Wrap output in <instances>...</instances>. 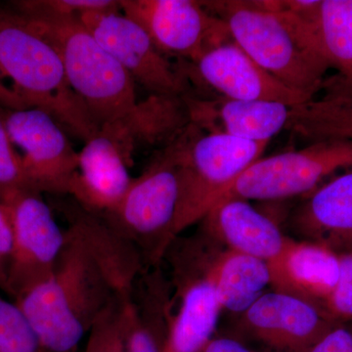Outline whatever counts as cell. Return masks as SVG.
Segmentation results:
<instances>
[{"label":"cell","mask_w":352,"mask_h":352,"mask_svg":"<svg viewBox=\"0 0 352 352\" xmlns=\"http://www.w3.org/2000/svg\"><path fill=\"white\" fill-rule=\"evenodd\" d=\"M119 300L95 322L87 338L85 352H126L122 329V305Z\"/></svg>","instance_id":"28"},{"label":"cell","mask_w":352,"mask_h":352,"mask_svg":"<svg viewBox=\"0 0 352 352\" xmlns=\"http://www.w3.org/2000/svg\"><path fill=\"white\" fill-rule=\"evenodd\" d=\"M31 108L27 102L13 88L7 87L0 80V109L3 110H23Z\"/></svg>","instance_id":"34"},{"label":"cell","mask_w":352,"mask_h":352,"mask_svg":"<svg viewBox=\"0 0 352 352\" xmlns=\"http://www.w3.org/2000/svg\"><path fill=\"white\" fill-rule=\"evenodd\" d=\"M195 64L201 80L226 99L273 101L288 106L314 99L279 82L233 41L207 51Z\"/></svg>","instance_id":"14"},{"label":"cell","mask_w":352,"mask_h":352,"mask_svg":"<svg viewBox=\"0 0 352 352\" xmlns=\"http://www.w3.org/2000/svg\"><path fill=\"white\" fill-rule=\"evenodd\" d=\"M63 208L69 226L52 274L14 300L44 352H78L95 322L131 298L145 270L138 252L100 214L78 203Z\"/></svg>","instance_id":"1"},{"label":"cell","mask_w":352,"mask_h":352,"mask_svg":"<svg viewBox=\"0 0 352 352\" xmlns=\"http://www.w3.org/2000/svg\"><path fill=\"white\" fill-rule=\"evenodd\" d=\"M291 226L307 241L339 252L352 245V170L315 190L292 217Z\"/></svg>","instance_id":"20"},{"label":"cell","mask_w":352,"mask_h":352,"mask_svg":"<svg viewBox=\"0 0 352 352\" xmlns=\"http://www.w3.org/2000/svg\"><path fill=\"white\" fill-rule=\"evenodd\" d=\"M13 227L6 296L16 300L52 274L66 243L43 194L27 189L4 201Z\"/></svg>","instance_id":"9"},{"label":"cell","mask_w":352,"mask_h":352,"mask_svg":"<svg viewBox=\"0 0 352 352\" xmlns=\"http://www.w3.org/2000/svg\"><path fill=\"white\" fill-rule=\"evenodd\" d=\"M198 352H258L230 337H212Z\"/></svg>","instance_id":"33"},{"label":"cell","mask_w":352,"mask_h":352,"mask_svg":"<svg viewBox=\"0 0 352 352\" xmlns=\"http://www.w3.org/2000/svg\"><path fill=\"white\" fill-rule=\"evenodd\" d=\"M342 168L352 170V140L317 141L296 151L261 157L217 196L214 205L226 199L270 201L302 195Z\"/></svg>","instance_id":"8"},{"label":"cell","mask_w":352,"mask_h":352,"mask_svg":"<svg viewBox=\"0 0 352 352\" xmlns=\"http://www.w3.org/2000/svg\"><path fill=\"white\" fill-rule=\"evenodd\" d=\"M336 324L320 305L276 289L264 293L241 320L268 352H305Z\"/></svg>","instance_id":"13"},{"label":"cell","mask_w":352,"mask_h":352,"mask_svg":"<svg viewBox=\"0 0 352 352\" xmlns=\"http://www.w3.org/2000/svg\"><path fill=\"white\" fill-rule=\"evenodd\" d=\"M317 32L336 78H346L352 71V0H321Z\"/></svg>","instance_id":"23"},{"label":"cell","mask_w":352,"mask_h":352,"mask_svg":"<svg viewBox=\"0 0 352 352\" xmlns=\"http://www.w3.org/2000/svg\"><path fill=\"white\" fill-rule=\"evenodd\" d=\"M268 265L274 289L323 308L339 281V254L322 243L289 238L284 251Z\"/></svg>","instance_id":"18"},{"label":"cell","mask_w":352,"mask_h":352,"mask_svg":"<svg viewBox=\"0 0 352 352\" xmlns=\"http://www.w3.org/2000/svg\"><path fill=\"white\" fill-rule=\"evenodd\" d=\"M305 352H352V323H338Z\"/></svg>","instance_id":"31"},{"label":"cell","mask_w":352,"mask_h":352,"mask_svg":"<svg viewBox=\"0 0 352 352\" xmlns=\"http://www.w3.org/2000/svg\"><path fill=\"white\" fill-rule=\"evenodd\" d=\"M286 129L312 142L352 140V102L322 98L293 106Z\"/></svg>","instance_id":"22"},{"label":"cell","mask_w":352,"mask_h":352,"mask_svg":"<svg viewBox=\"0 0 352 352\" xmlns=\"http://www.w3.org/2000/svg\"><path fill=\"white\" fill-rule=\"evenodd\" d=\"M270 142L248 140L190 124L182 157V186L176 212V237L201 221L217 196L263 156Z\"/></svg>","instance_id":"6"},{"label":"cell","mask_w":352,"mask_h":352,"mask_svg":"<svg viewBox=\"0 0 352 352\" xmlns=\"http://www.w3.org/2000/svg\"><path fill=\"white\" fill-rule=\"evenodd\" d=\"M131 168L119 146L98 131L78 152V168L69 195L80 207L106 214L117 208L131 186Z\"/></svg>","instance_id":"15"},{"label":"cell","mask_w":352,"mask_h":352,"mask_svg":"<svg viewBox=\"0 0 352 352\" xmlns=\"http://www.w3.org/2000/svg\"><path fill=\"white\" fill-rule=\"evenodd\" d=\"M192 124L186 96L150 94L122 119L99 131L119 146L129 166L139 149L168 146Z\"/></svg>","instance_id":"17"},{"label":"cell","mask_w":352,"mask_h":352,"mask_svg":"<svg viewBox=\"0 0 352 352\" xmlns=\"http://www.w3.org/2000/svg\"><path fill=\"white\" fill-rule=\"evenodd\" d=\"M204 3L219 11L234 43L279 82L311 98L323 87L331 66L317 32L320 2L300 14L261 1Z\"/></svg>","instance_id":"2"},{"label":"cell","mask_w":352,"mask_h":352,"mask_svg":"<svg viewBox=\"0 0 352 352\" xmlns=\"http://www.w3.org/2000/svg\"><path fill=\"white\" fill-rule=\"evenodd\" d=\"M11 6L28 19H66L92 11L120 10V1L113 0H27Z\"/></svg>","instance_id":"24"},{"label":"cell","mask_w":352,"mask_h":352,"mask_svg":"<svg viewBox=\"0 0 352 352\" xmlns=\"http://www.w3.org/2000/svg\"><path fill=\"white\" fill-rule=\"evenodd\" d=\"M120 10L138 23L164 55L195 63L207 51L232 41L223 20L192 0H124Z\"/></svg>","instance_id":"10"},{"label":"cell","mask_w":352,"mask_h":352,"mask_svg":"<svg viewBox=\"0 0 352 352\" xmlns=\"http://www.w3.org/2000/svg\"><path fill=\"white\" fill-rule=\"evenodd\" d=\"M185 131L164 148L142 175L132 179L117 208L100 214L138 252L146 270L160 266L177 238L175 223Z\"/></svg>","instance_id":"4"},{"label":"cell","mask_w":352,"mask_h":352,"mask_svg":"<svg viewBox=\"0 0 352 352\" xmlns=\"http://www.w3.org/2000/svg\"><path fill=\"white\" fill-rule=\"evenodd\" d=\"M28 20L56 48L69 87L98 129L122 119L133 109L138 103L135 82L80 17Z\"/></svg>","instance_id":"5"},{"label":"cell","mask_w":352,"mask_h":352,"mask_svg":"<svg viewBox=\"0 0 352 352\" xmlns=\"http://www.w3.org/2000/svg\"><path fill=\"white\" fill-rule=\"evenodd\" d=\"M201 221V232L217 244L268 264L282 254L289 240L274 221L241 199L217 201Z\"/></svg>","instance_id":"16"},{"label":"cell","mask_w":352,"mask_h":352,"mask_svg":"<svg viewBox=\"0 0 352 352\" xmlns=\"http://www.w3.org/2000/svg\"><path fill=\"white\" fill-rule=\"evenodd\" d=\"M322 88L326 91L323 98L352 102V71L346 78L333 76L325 80Z\"/></svg>","instance_id":"32"},{"label":"cell","mask_w":352,"mask_h":352,"mask_svg":"<svg viewBox=\"0 0 352 352\" xmlns=\"http://www.w3.org/2000/svg\"><path fill=\"white\" fill-rule=\"evenodd\" d=\"M166 258L178 305L168 319L163 352H198L214 337L222 311L208 273V241L201 234L182 242L176 238Z\"/></svg>","instance_id":"7"},{"label":"cell","mask_w":352,"mask_h":352,"mask_svg":"<svg viewBox=\"0 0 352 352\" xmlns=\"http://www.w3.org/2000/svg\"><path fill=\"white\" fill-rule=\"evenodd\" d=\"M27 189L32 188L25 176L22 157L14 149L0 109V201L4 203L18 192Z\"/></svg>","instance_id":"27"},{"label":"cell","mask_w":352,"mask_h":352,"mask_svg":"<svg viewBox=\"0 0 352 352\" xmlns=\"http://www.w3.org/2000/svg\"><path fill=\"white\" fill-rule=\"evenodd\" d=\"M0 352H44L19 305L0 292Z\"/></svg>","instance_id":"25"},{"label":"cell","mask_w":352,"mask_h":352,"mask_svg":"<svg viewBox=\"0 0 352 352\" xmlns=\"http://www.w3.org/2000/svg\"><path fill=\"white\" fill-rule=\"evenodd\" d=\"M1 112L9 138L24 153L21 157L31 188L41 194H69L78 171V152L62 126L39 109Z\"/></svg>","instance_id":"11"},{"label":"cell","mask_w":352,"mask_h":352,"mask_svg":"<svg viewBox=\"0 0 352 352\" xmlns=\"http://www.w3.org/2000/svg\"><path fill=\"white\" fill-rule=\"evenodd\" d=\"M208 239V273L222 310L244 314L263 295L266 287L272 286L270 265L261 259L224 247L219 252V244Z\"/></svg>","instance_id":"21"},{"label":"cell","mask_w":352,"mask_h":352,"mask_svg":"<svg viewBox=\"0 0 352 352\" xmlns=\"http://www.w3.org/2000/svg\"><path fill=\"white\" fill-rule=\"evenodd\" d=\"M122 329L126 352H163L154 323L139 311L131 298L122 302Z\"/></svg>","instance_id":"26"},{"label":"cell","mask_w":352,"mask_h":352,"mask_svg":"<svg viewBox=\"0 0 352 352\" xmlns=\"http://www.w3.org/2000/svg\"><path fill=\"white\" fill-rule=\"evenodd\" d=\"M31 108L50 115L62 129L87 141L98 132L85 104L69 87L61 57L31 21L0 7V78Z\"/></svg>","instance_id":"3"},{"label":"cell","mask_w":352,"mask_h":352,"mask_svg":"<svg viewBox=\"0 0 352 352\" xmlns=\"http://www.w3.org/2000/svg\"><path fill=\"white\" fill-rule=\"evenodd\" d=\"M337 252L339 281L326 300L324 309L336 323H352V245Z\"/></svg>","instance_id":"29"},{"label":"cell","mask_w":352,"mask_h":352,"mask_svg":"<svg viewBox=\"0 0 352 352\" xmlns=\"http://www.w3.org/2000/svg\"><path fill=\"white\" fill-rule=\"evenodd\" d=\"M80 21L134 82L150 94H186L187 76L170 63L147 32L131 18L119 11H92L82 14Z\"/></svg>","instance_id":"12"},{"label":"cell","mask_w":352,"mask_h":352,"mask_svg":"<svg viewBox=\"0 0 352 352\" xmlns=\"http://www.w3.org/2000/svg\"><path fill=\"white\" fill-rule=\"evenodd\" d=\"M192 124L248 140L270 142L286 129L293 106L261 100L203 101L186 97Z\"/></svg>","instance_id":"19"},{"label":"cell","mask_w":352,"mask_h":352,"mask_svg":"<svg viewBox=\"0 0 352 352\" xmlns=\"http://www.w3.org/2000/svg\"><path fill=\"white\" fill-rule=\"evenodd\" d=\"M13 245V227L10 212L0 201V292L6 295L7 278Z\"/></svg>","instance_id":"30"}]
</instances>
